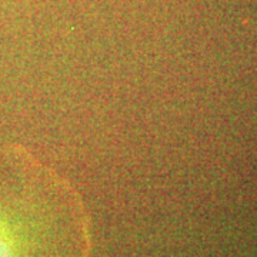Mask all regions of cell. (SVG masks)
<instances>
[{
  "label": "cell",
  "mask_w": 257,
  "mask_h": 257,
  "mask_svg": "<svg viewBox=\"0 0 257 257\" xmlns=\"http://www.w3.org/2000/svg\"><path fill=\"white\" fill-rule=\"evenodd\" d=\"M89 254V219L73 186L28 149L0 143V257Z\"/></svg>",
  "instance_id": "cell-1"
}]
</instances>
